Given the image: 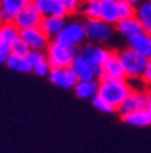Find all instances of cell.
<instances>
[{"instance_id": "1f68e13d", "label": "cell", "mask_w": 151, "mask_h": 153, "mask_svg": "<svg viewBox=\"0 0 151 153\" xmlns=\"http://www.w3.org/2000/svg\"><path fill=\"white\" fill-rule=\"evenodd\" d=\"M125 1H129V3L135 4V6H138V4H140L142 1H144V0H125Z\"/></svg>"}, {"instance_id": "603a6c76", "label": "cell", "mask_w": 151, "mask_h": 153, "mask_svg": "<svg viewBox=\"0 0 151 153\" xmlns=\"http://www.w3.org/2000/svg\"><path fill=\"white\" fill-rule=\"evenodd\" d=\"M101 10H102V1L101 0H90L87 3L80 4L78 14L83 16V19H99Z\"/></svg>"}, {"instance_id": "30bf717a", "label": "cell", "mask_w": 151, "mask_h": 153, "mask_svg": "<svg viewBox=\"0 0 151 153\" xmlns=\"http://www.w3.org/2000/svg\"><path fill=\"white\" fill-rule=\"evenodd\" d=\"M147 100H148V92H138V90H132L129 93V96L124 100V102L119 107L117 111L120 112L121 116H125L128 114H132L139 109H144L147 107Z\"/></svg>"}, {"instance_id": "836d02e7", "label": "cell", "mask_w": 151, "mask_h": 153, "mask_svg": "<svg viewBox=\"0 0 151 153\" xmlns=\"http://www.w3.org/2000/svg\"><path fill=\"white\" fill-rule=\"evenodd\" d=\"M101 1H117V0H101Z\"/></svg>"}, {"instance_id": "9c48e42d", "label": "cell", "mask_w": 151, "mask_h": 153, "mask_svg": "<svg viewBox=\"0 0 151 153\" xmlns=\"http://www.w3.org/2000/svg\"><path fill=\"white\" fill-rule=\"evenodd\" d=\"M21 38L25 40L32 51H46L48 45L52 41L46 33L41 29V26L21 30Z\"/></svg>"}, {"instance_id": "7402d4cb", "label": "cell", "mask_w": 151, "mask_h": 153, "mask_svg": "<svg viewBox=\"0 0 151 153\" xmlns=\"http://www.w3.org/2000/svg\"><path fill=\"white\" fill-rule=\"evenodd\" d=\"M135 16L139 19V22L142 23L144 32L151 34V3L144 0L140 4L136 6V14Z\"/></svg>"}, {"instance_id": "cb8c5ba5", "label": "cell", "mask_w": 151, "mask_h": 153, "mask_svg": "<svg viewBox=\"0 0 151 153\" xmlns=\"http://www.w3.org/2000/svg\"><path fill=\"white\" fill-rule=\"evenodd\" d=\"M123 119L125 123L136 126V127H146V126L151 124V116L146 108L125 115V116H123Z\"/></svg>"}, {"instance_id": "f1b7e54d", "label": "cell", "mask_w": 151, "mask_h": 153, "mask_svg": "<svg viewBox=\"0 0 151 153\" xmlns=\"http://www.w3.org/2000/svg\"><path fill=\"white\" fill-rule=\"evenodd\" d=\"M57 1L66 8L69 16L78 15L79 8H80V1L79 0H57Z\"/></svg>"}, {"instance_id": "ac0fdd59", "label": "cell", "mask_w": 151, "mask_h": 153, "mask_svg": "<svg viewBox=\"0 0 151 153\" xmlns=\"http://www.w3.org/2000/svg\"><path fill=\"white\" fill-rule=\"evenodd\" d=\"M71 67H72V70L75 71V74L78 75L79 81H83V79H98L97 74L95 71L93 70L90 64L85 60L82 57V55H79V52L75 55L74 57L72 63H71Z\"/></svg>"}, {"instance_id": "ba28073f", "label": "cell", "mask_w": 151, "mask_h": 153, "mask_svg": "<svg viewBox=\"0 0 151 153\" xmlns=\"http://www.w3.org/2000/svg\"><path fill=\"white\" fill-rule=\"evenodd\" d=\"M49 81L53 85L63 88V89H74L76 86V83L79 82L78 75L75 74V71L72 70V67H56L52 68L48 75Z\"/></svg>"}, {"instance_id": "52a82bcc", "label": "cell", "mask_w": 151, "mask_h": 153, "mask_svg": "<svg viewBox=\"0 0 151 153\" xmlns=\"http://www.w3.org/2000/svg\"><path fill=\"white\" fill-rule=\"evenodd\" d=\"M44 16L41 15V13L34 7V4L30 1L25 8L14 18L13 23H15V26L19 30H25V29H32L41 26V22Z\"/></svg>"}, {"instance_id": "ffe728a7", "label": "cell", "mask_w": 151, "mask_h": 153, "mask_svg": "<svg viewBox=\"0 0 151 153\" xmlns=\"http://www.w3.org/2000/svg\"><path fill=\"white\" fill-rule=\"evenodd\" d=\"M119 1V0H117ZM117 1H102V10H101V19L112 26H116L119 21L121 19L120 16V10Z\"/></svg>"}, {"instance_id": "4dcf8cb0", "label": "cell", "mask_w": 151, "mask_h": 153, "mask_svg": "<svg viewBox=\"0 0 151 153\" xmlns=\"http://www.w3.org/2000/svg\"><path fill=\"white\" fill-rule=\"evenodd\" d=\"M146 109L148 111V114H150V116H151V90L148 92V100H147V107H146Z\"/></svg>"}, {"instance_id": "8992f818", "label": "cell", "mask_w": 151, "mask_h": 153, "mask_svg": "<svg viewBox=\"0 0 151 153\" xmlns=\"http://www.w3.org/2000/svg\"><path fill=\"white\" fill-rule=\"evenodd\" d=\"M86 25V36L87 41L95 44H105L112 38L113 33L116 32L114 26L106 23L102 19H85Z\"/></svg>"}, {"instance_id": "d6a6232c", "label": "cell", "mask_w": 151, "mask_h": 153, "mask_svg": "<svg viewBox=\"0 0 151 153\" xmlns=\"http://www.w3.org/2000/svg\"><path fill=\"white\" fill-rule=\"evenodd\" d=\"M80 1V4H83V3H87V1H90V0H79Z\"/></svg>"}, {"instance_id": "9a60e30c", "label": "cell", "mask_w": 151, "mask_h": 153, "mask_svg": "<svg viewBox=\"0 0 151 153\" xmlns=\"http://www.w3.org/2000/svg\"><path fill=\"white\" fill-rule=\"evenodd\" d=\"M116 32L119 33L121 37H124L125 40L133 37L135 34H139V33L144 32L142 23L139 22V19L136 16H132V18H125V19H120L119 23L114 26Z\"/></svg>"}, {"instance_id": "277c9868", "label": "cell", "mask_w": 151, "mask_h": 153, "mask_svg": "<svg viewBox=\"0 0 151 153\" xmlns=\"http://www.w3.org/2000/svg\"><path fill=\"white\" fill-rule=\"evenodd\" d=\"M79 55H82V57L90 64L93 70L95 71L98 79L102 75V67L106 60L108 55H109V49L104 48L101 44H95V42H85L82 47L79 48Z\"/></svg>"}, {"instance_id": "e0dca14e", "label": "cell", "mask_w": 151, "mask_h": 153, "mask_svg": "<svg viewBox=\"0 0 151 153\" xmlns=\"http://www.w3.org/2000/svg\"><path fill=\"white\" fill-rule=\"evenodd\" d=\"M66 23L67 18L64 16H44L41 22V29L46 33L50 40H55L59 36V33L64 29Z\"/></svg>"}, {"instance_id": "7c38bea8", "label": "cell", "mask_w": 151, "mask_h": 153, "mask_svg": "<svg viewBox=\"0 0 151 153\" xmlns=\"http://www.w3.org/2000/svg\"><path fill=\"white\" fill-rule=\"evenodd\" d=\"M32 0H0V19L1 23L13 22Z\"/></svg>"}, {"instance_id": "5bb4252c", "label": "cell", "mask_w": 151, "mask_h": 153, "mask_svg": "<svg viewBox=\"0 0 151 153\" xmlns=\"http://www.w3.org/2000/svg\"><path fill=\"white\" fill-rule=\"evenodd\" d=\"M29 60L33 66V73L38 76H48L52 67L48 60L45 51H30L27 55Z\"/></svg>"}, {"instance_id": "2e32d148", "label": "cell", "mask_w": 151, "mask_h": 153, "mask_svg": "<svg viewBox=\"0 0 151 153\" xmlns=\"http://www.w3.org/2000/svg\"><path fill=\"white\" fill-rule=\"evenodd\" d=\"M127 47L135 49L136 52L142 53L147 59H151V34L146 32H142L139 34H135L133 37L125 40Z\"/></svg>"}, {"instance_id": "44dd1931", "label": "cell", "mask_w": 151, "mask_h": 153, "mask_svg": "<svg viewBox=\"0 0 151 153\" xmlns=\"http://www.w3.org/2000/svg\"><path fill=\"white\" fill-rule=\"evenodd\" d=\"M4 64L8 67L10 70L16 71V73L26 74V73L33 71V66H32V63H30L27 56H18V55L11 53L8 57H7V60Z\"/></svg>"}, {"instance_id": "5b68a950", "label": "cell", "mask_w": 151, "mask_h": 153, "mask_svg": "<svg viewBox=\"0 0 151 153\" xmlns=\"http://www.w3.org/2000/svg\"><path fill=\"white\" fill-rule=\"evenodd\" d=\"M46 56L52 68L56 67H68L71 66L75 55L79 52V48H68L64 45H60L55 40L50 41L46 48Z\"/></svg>"}, {"instance_id": "6da1fadb", "label": "cell", "mask_w": 151, "mask_h": 153, "mask_svg": "<svg viewBox=\"0 0 151 153\" xmlns=\"http://www.w3.org/2000/svg\"><path fill=\"white\" fill-rule=\"evenodd\" d=\"M132 90L133 89L128 83L127 78H101L98 96H101L110 105L119 109V107L123 104Z\"/></svg>"}, {"instance_id": "f546056e", "label": "cell", "mask_w": 151, "mask_h": 153, "mask_svg": "<svg viewBox=\"0 0 151 153\" xmlns=\"http://www.w3.org/2000/svg\"><path fill=\"white\" fill-rule=\"evenodd\" d=\"M140 79H142V82L144 83V85L151 86V59H150V62H148V64L146 66V68H144V71H143Z\"/></svg>"}, {"instance_id": "3957f363", "label": "cell", "mask_w": 151, "mask_h": 153, "mask_svg": "<svg viewBox=\"0 0 151 153\" xmlns=\"http://www.w3.org/2000/svg\"><path fill=\"white\" fill-rule=\"evenodd\" d=\"M120 59L123 63L124 71H125V76L128 79H139L142 78V74L144 71L146 66L148 64L150 59L143 56L142 53L136 52L132 48H124L121 51H119Z\"/></svg>"}, {"instance_id": "d6986e66", "label": "cell", "mask_w": 151, "mask_h": 153, "mask_svg": "<svg viewBox=\"0 0 151 153\" xmlns=\"http://www.w3.org/2000/svg\"><path fill=\"white\" fill-rule=\"evenodd\" d=\"M75 94L79 99H94L99 92V79H83L79 81L74 88Z\"/></svg>"}, {"instance_id": "4fadbf2b", "label": "cell", "mask_w": 151, "mask_h": 153, "mask_svg": "<svg viewBox=\"0 0 151 153\" xmlns=\"http://www.w3.org/2000/svg\"><path fill=\"white\" fill-rule=\"evenodd\" d=\"M32 3L42 16H69L66 8L57 0H32Z\"/></svg>"}, {"instance_id": "7a4b0ae2", "label": "cell", "mask_w": 151, "mask_h": 153, "mask_svg": "<svg viewBox=\"0 0 151 153\" xmlns=\"http://www.w3.org/2000/svg\"><path fill=\"white\" fill-rule=\"evenodd\" d=\"M55 41L68 48H80L83 42L87 41L85 19L82 21L78 18H72L67 21L64 29L55 38Z\"/></svg>"}, {"instance_id": "8fae6325", "label": "cell", "mask_w": 151, "mask_h": 153, "mask_svg": "<svg viewBox=\"0 0 151 153\" xmlns=\"http://www.w3.org/2000/svg\"><path fill=\"white\" fill-rule=\"evenodd\" d=\"M101 78H127L123 63H121V59H120V55L117 51H109V55H108L104 67H102Z\"/></svg>"}, {"instance_id": "d4e9b609", "label": "cell", "mask_w": 151, "mask_h": 153, "mask_svg": "<svg viewBox=\"0 0 151 153\" xmlns=\"http://www.w3.org/2000/svg\"><path fill=\"white\" fill-rule=\"evenodd\" d=\"M19 37H21V30L15 26V23H1V27H0V42L1 44L13 45V42Z\"/></svg>"}, {"instance_id": "e575fe53", "label": "cell", "mask_w": 151, "mask_h": 153, "mask_svg": "<svg viewBox=\"0 0 151 153\" xmlns=\"http://www.w3.org/2000/svg\"><path fill=\"white\" fill-rule=\"evenodd\" d=\"M147 1H150V3H151V0H147Z\"/></svg>"}, {"instance_id": "484cf974", "label": "cell", "mask_w": 151, "mask_h": 153, "mask_svg": "<svg viewBox=\"0 0 151 153\" xmlns=\"http://www.w3.org/2000/svg\"><path fill=\"white\" fill-rule=\"evenodd\" d=\"M119 10H120V16L121 19L125 18H132L136 14V6L129 1H125V0H119Z\"/></svg>"}, {"instance_id": "83f0119b", "label": "cell", "mask_w": 151, "mask_h": 153, "mask_svg": "<svg viewBox=\"0 0 151 153\" xmlns=\"http://www.w3.org/2000/svg\"><path fill=\"white\" fill-rule=\"evenodd\" d=\"M91 102L97 109H99V111H102V112H106V114H112V112L116 111V108H114L113 105H110L106 100H104L98 94L95 96L94 99H91Z\"/></svg>"}, {"instance_id": "4316f807", "label": "cell", "mask_w": 151, "mask_h": 153, "mask_svg": "<svg viewBox=\"0 0 151 153\" xmlns=\"http://www.w3.org/2000/svg\"><path fill=\"white\" fill-rule=\"evenodd\" d=\"M30 51H32L30 47H29L25 40H22L21 37H19L18 40H15V41L13 42V45H11V53L18 55V56H27Z\"/></svg>"}]
</instances>
